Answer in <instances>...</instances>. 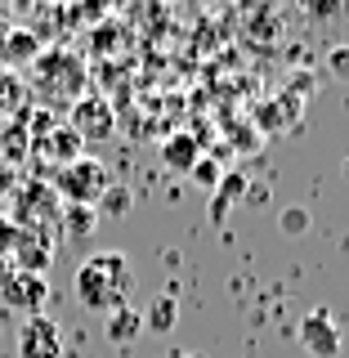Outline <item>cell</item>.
<instances>
[{
	"instance_id": "3",
	"label": "cell",
	"mask_w": 349,
	"mask_h": 358,
	"mask_svg": "<svg viewBox=\"0 0 349 358\" xmlns=\"http://www.w3.org/2000/svg\"><path fill=\"white\" fill-rule=\"evenodd\" d=\"M300 350L309 358H336L341 354V322H336V313L327 305L309 309L300 318Z\"/></svg>"
},
{
	"instance_id": "11",
	"label": "cell",
	"mask_w": 349,
	"mask_h": 358,
	"mask_svg": "<svg viewBox=\"0 0 349 358\" xmlns=\"http://www.w3.org/2000/svg\"><path fill=\"white\" fill-rule=\"evenodd\" d=\"M108 318H112V322H108V336H112L117 345H126L130 336L143 327V318H139V313H134L130 305H126V309H117V313H108Z\"/></svg>"
},
{
	"instance_id": "8",
	"label": "cell",
	"mask_w": 349,
	"mask_h": 358,
	"mask_svg": "<svg viewBox=\"0 0 349 358\" xmlns=\"http://www.w3.org/2000/svg\"><path fill=\"white\" fill-rule=\"evenodd\" d=\"M242 197H246V175H242V171H229V175H224L220 184H215V201H211V215L224 220V215H229V206H233V201H242Z\"/></svg>"
},
{
	"instance_id": "19",
	"label": "cell",
	"mask_w": 349,
	"mask_h": 358,
	"mask_svg": "<svg viewBox=\"0 0 349 358\" xmlns=\"http://www.w3.org/2000/svg\"><path fill=\"white\" fill-rule=\"evenodd\" d=\"M179 358H201V354H179Z\"/></svg>"
},
{
	"instance_id": "13",
	"label": "cell",
	"mask_w": 349,
	"mask_h": 358,
	"mask_svg": "<svg viewBox=\"0 0 349 358\" xmlns=\"http://www.w3.org/2000/svg\"><path fill=\"white\" fill-rule=\"evenodd\" d=\"M99 215H112V220H117V215H126V210H130V193H126V188H117V184H112L108 188V193L104 197H99Z\"/></svg>"
},
{
	"instance_id": "15",
	"label": "cell",
	"mask_w": 349,
	"mask_h": 358,
	"mask_svg": "<svg viewBox=\"0 0 349 358\" xmlns=\"http://www.w3.org/2000/svg\"><path fill=\"white\" fill-rule=\"evenodd\" d=\"M50 143H54V152H59V157H63V166H72V162H76V157H81V139H76V134H72V130H59V134H54V139H50Z\"/></svg>"
},
{
	"instance_id": "9",
	"label": "cell",
	"mask_w": 349,
	"mask_h": 358,
	"mask_svg": "<svg viewBox=\"0 0 349 358\" xmlns=\"http://www.w3.org/2000/svg\"><path fill=\"white\" fill-rule=\"evenodd\" d=\"M45 264H50V246H45L41 238H22L18 242V273H41L45 278Z\"/></svg>"
},
{
	"instance_id": "4",
	"label": "cell",
	"mask_w": 349,
	"mask_h": 358,
	"mask_svg": "<svg viewBox=\"0 0 349 358\" xmlns=\"http://www.w3.org/2000/svg\"><path fill=\"white\" fill-rule=\"evenodd\" d=\"M18 358H63V327L50 313H31L18 327Z\"/></svg>"
},
{
	"instance_id": "14",
	"label": "cell",
	"mask_w": 349,
	"mask_h": 358,
	"mask_svg": "<svg viewBox=\"0 0 349 358\" xmlns=\"http://www.w3.org/2000/svg\"><path fill=\"white\" fill-rule=\"evenodd\" d=\"M67 233H72V238H85L90 229H94V220H99V210H90V206H67Z\"/></svg>"
},
{
	"instance_id": "6",
	"label": "cell",
	"mask_w": 349,
	"mask_h": 358,
	"mask_svg": "<svg viewBox=\"0 0 349 358\" xmlns=\"http://www.w3.org/2000/svg\"><path fill=\"white\" fill-rule=\"evenodd\" d=\"M112 130H117V117H112V108L104 99H81L72 108V134L81 143H104Z\"/></svg>"
},
{
	"instance_id": "10",
	"label": "cell",
	"mask_w": 349,
	"mask_h": 358,
	"mask_svg": "<svg viewBox=\"0 0 349 358\" xmlns=\"http://www.w3.org/2000/svg\"><path fill=\"white\" fill-rule=\"evenodd\" d=\"M175 318H179V305H175V296H157L152 305H148V313H143V322H148L152 331H171L175 327Z\"/></svg>"
},
{
	"instance_id": "7",
	"label": "cell",
	"mask_w": 349,
	"mask_h": 358,
	"mask_svg": "<svg viewBox=\"0 0 349 358\" xmlns=\"http://www.w3.org/2000/svg\"><path fill=\"white\" fill-rule=\"evenodd\" d=\"M197 157H201V148H197L193 134H171V139L162 143V166L175 171V175H188L197 166Z\"/></svg>"
},
{
	"instance_id": "1",
	"label": "cell",
	"mask_w": 349,
	"mask_h": 358,
	"mask_svg": "<svg viewBox=\"0 0 349 358\" xmlns=\"http://www.w3.org/2000/svg\"><path fill=\"white\" fill-rule=\"evenodd\" d=\"M130 287H134V264L126 251H94L90 260L76 268V300L90 309V313H117L126 309L130 300Z\"/></svg>"
},
{
	"instance_id": "12",
	"label": "cell",
	"mask_w": 349,
	"mask_h": 358,
	"mask_svg": "<svg viewBox=\"0 0 349 358\" xmlns=\"http://www.w3.org/2000/svg\"><path fill=\"white\" fill-rule=\"evenodd\" d=\"M188 175H193V184H197V188H206V193H215V184L224 179V171H220L215 157H197V166H193Z\"/></svg>"
},
{
	"instance_id": "18",
	"label": "cell",
	"mask_w": 349,
	"mask_h": 358,
	"mask_svg": "<svg viewBox=\"0 0 349 358\" xmlns=\"http://www.w3.org/2000/svg\"><path fill=\"white\" fill-rule=\"evenodd\" d=\"M341 171H345V179H349V157H345V166H341Z\"/></svg>"
},
{
	"instance_id": "2",
	"label": "cell",
	"mask_w": 349,
	"mask_h": 358,
	"mask_svg": "<svg viewBox=\"0 0 349 358\" xmlns=\"http://www.w3.org/2000/svg\"><path fill=\"white\" fill-rule=\"evenodd\" d=\"M59 188H63L67 206H90V210H94L99 197L112 188V179H108V171H104V162H94V157H76L72 166H63Z\"/></svg>"
},
{
	"instance_id": "17",
	"label": "cell",
	"mask_w": 349,
	"mask_h": 358,
	"mask_svg": "<svg viewBox=\"0 0 349 358\" xmlns=\"http://www.w3.org/2000/svg\"><path fill=\"white\" fill-rule=\"evenodd\" d=\"M327 67H332V76H341V81H349V45H332V54H327Z\"/></svg>"
},
{
	"instance_id": "5",
	"label": "cell",
	"mask_w": 349,
	"mask_h": 358,
	"mask_svg": "<svg viewBox=\"0 0 349 358\" xmlns=\"http://www.w3.org/2000/svg\"><path fill=\"white\" fill-rule=\"evenodd\" d=\"M0 300H5L9 309H18L22 318H31V313H45L50 282H45L41 273H9V278H0Z\"/></svg>"
},
{
	"instance_id": "16",
	"label": "cell",
	"mask_w": 349,
	"mask_h": 358,
	"mask_svg": "<svg viewBox=\"0 0 349 358\" xmlns=\"http://www.w3.org/2000/svg\"><path fill=\"white\" fill-rule=\"evenodd\" d=\"M305 229H309V215H305L300 206H287V210H283V233H291V238H300Z\"/></svg>"
}]
</instances>
